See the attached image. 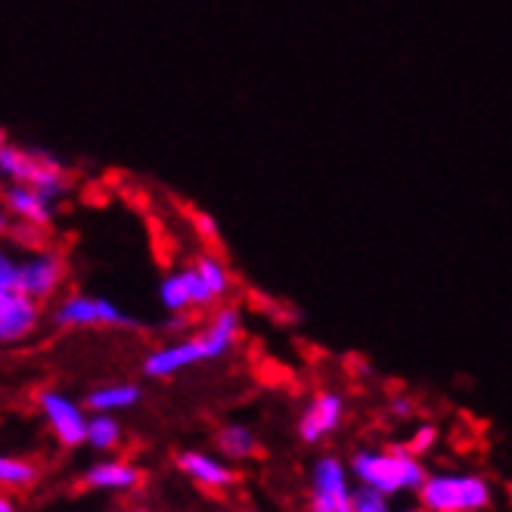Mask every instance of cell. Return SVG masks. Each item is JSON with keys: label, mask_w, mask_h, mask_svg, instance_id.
<instances>
[{"label": "cell", "mask_w": 512, "mask_h": 512, "mask_svg": "<svg viewBox=\"0 0 512 512\" xmlns=\"http://www.w3.org/2000/svg\"><path fill=\"white\" fill-rule=\"evenodd\" d=\"M416 497L426 506V512H488L494 506L491 481L466 469L429 472Z\"/></svg>", "instance_id": "cell-4"}, {"label": "cell", "mask_w": 512, "mask_h": 512, "mask_svg": "<svg viewBox=\"0 0 512 512\" xmlns=\"http://www.w3.org/2000/svg\"><path fill=\"white\" fill-rule=\"evenodd\" d=\"M357 485L376 488L388 497L398 494H419L426 481L423 457H416L407 444L401 447H360L348 460Z\"/></svg>", "instance_id": "cell-2"}, {"label": "cell", "mask_w": 512, "mask_h": 512, "mask_svg": "<svg viewBox=\"0 0 512 512\" xmlns=\"http://www.w3.org/2000/svg\"><path fill=\"white\" fill-rule=\"evenodd\" d=\"M351 512H395V509H391L388 494L367 488V485H357L351 494Z\"/></svg>", "instance_id": "cell-20"}, {"label": "cell", "mask_w": 512, "mask_h": 512, "mask_svg": "<svg viewBox=\"0 0 512 512\" xmlns=\"http://www.w3.org/2000/svg\"><path fill=\"white\" fill-rule=\"evenodd\" d=\"M41 478V469L35 460L28 457H0V485H4L7 491H28L35 488Z\"/></svg>", "instance_id": "cell-18"}, {"label": "cell", "mask_w": 512, "mask_h": 512, "mask_svg": "<svg viewBox=\"0 0 512 512\" xmlns=\"http://www.w3.org/2000/svg\"><path fill=\"white\" fill-rule=\"evenodd\" d=\"M159 301H162V308L168 314H174V317H184L187 311H193L187 286H184V280H180L177 270H171V274L162 277V283H159Z\"/></svg>", "instance_id": "cell-19"}, {"label": "cell", "mask_w": 512, "mask_h": 512, "mask_svg": "<svg viewBox=\"0 0 512 512\" xmlns=\"http://www.w3.org/2000/svg\"><path fill=\"white\" fill-rule=\"evenodd\" d=\"M69 264L56 249H38L32 255H0V292H25L38 301H50L66 283Z\"/></svg>", "instance_id": "cell-3"}, {"label": "cell", "mask_w": 512, "mask_h": 512, "mask_svg": "<svg viewBox=\"0 0 512 512\" xmlns=\"http://www.w3.org/2000/svg\"><path fill=\"white\" fill-rule=\"evenodd\" d=\"M125 441V429L118 423L115 413H90L87 423V447L97 454H112Z\"/></svg>", "instance_id": "cell-17"}, {"label": "cell", "mask_w": 512, "mask_h": 512, "mask_svg": "<svg viewBox=\"0 0 512 512\" xmlns=\"http://www.w3.org/2000/svg\"><path fill=\"white\" fill-rule=\"evenodd\" d=\"M357 488L351 463L336 454H323L308 472V509L311 512H351V494Z\"/></svg>", "instance_id": "cell-6"}, {"label": "cell", "mask_w": 512, "mask_h": 512, "mask_svg": "<svg viewBox=\"0 0 512 512\" xmlns=\"http://www.w3.org/2000/svg\"><path fill=\"white\" fill-rule=\"evenodd\" d=\"M174 466L180 475L190 478L202 491H227L236 481L230 460H224L221 454H208V450H196V447L180 450L174 457Z\"/></svg>", "instance_id": "cell-12"}, {"label": "cell", "mask_w": 512, "mask_h": 512, "mask_svg": "<svg viewBox=\"0 0 512 512\" xmlns=\"http://www.w3.org/2000/svg\"><path fill=\"white\" fill-rule=\"evenodd\" d=\"M143 401V388L137 382H103L87 391V410L90 413H125Z\"/></svg>", "instance_id": "cell-15"}, {"label": "cell", "mask_w": 512, "mask_h": 512, "mask_svg": "<svg viewBox=\"0 0 512 512\" xmlns=\"http://www.w3.org/2000/svg\"><path fill=\"white\" fill-rule=\"evenodd\" d=\"M35 404L59 447L87 444V423H90L87 404L75 401L72 395H66V391H59V388H41Z\"/></svg>", "instance_id": "cell-8"}, {"label": "cell", "mask_w": 512, "mask_h": 512, "mask_svg": "<svg viewBox=\"0 0 512 512\" xmlns=\"http://www.w3.org/2000/svg\"><path fill=\"white\" fill-rule=\"evenodd\" d=\"M0 512H19L16 500L13 497H0Z\"/></svg>", "instance_id": "cell-23"}, {"label": "cell", "mask_w": 512, "mask_h": 512, "mask_svg": "<svg viewBox=\"0 0 512 512\" xmlns=\"http://www.w3.org/2000/svg\"><path fill=\"white\" fill-rule=\"evenodd\" d=\"M4 205H7V215L16 218L25 227H50L53 215H56V199L32 190V187H22V184H7L4 187Z\"/></svg>", "instance_id": "cell-14"}, {"label": "cell", "mask_w": 512, "mask_h": 512, "mask_svg": "<svg viewBox=\"0 0 512 512\" xmlns=\"http://www.w3.org/2000/svg\"><path fill=\"white\" fill-rule=\"evenodd\" d=\"M398 512H426V506H423V503H413V506H404V509H398Z\"/></svg>", "instance_id": "cell-24"}, {"label": "cell", "mask_w": 512, "mask_h": 512, "mask_svg": "<svg viewBox=\"0 0 512 512\" xmlns=\"http://www.w3.org/2000/svg\"><path fill=\"white\" fill-rule=\"evenodd\" d=\"M215 444H218V454L230 463H246L258 454V435L252 426L246 423H227L218 429L215 435Z\"/></svg>", "instance_id": "cell-16"}, {"label": "cell", "mask_w": 512, "mask_h": 512, "mask_svg": "<svg viewBox=\"0 0 512 512\" xmlns=\"http://www.w3.org/2000/svg\"><path fill=\"white\" fill-rule=\"evenodd\" d=\"M239 339H243V311L236 305H221L196 329V333H187V336L149 351L143 357V376L146 379H174L193 367L227 357L239 345Z\"/></svg>", "instance_id": "cell-1"}, {"label": "cell", "mask_w": 512, "mask_h": 512, "mask_svg": "<svg viewBox=\"0 0 512 512\" xmlns=\"http://www.w3.org/2000/svg\"><path fill=\"white\" fill-rule=\"evenodd\" d=\"M345 423V395L339 391H317L298 416V438L305 444H323Z\"/></svg>", "instance_id": "cell-10"}, {"label": "cell", "mask_w": 512, "mask_h": 512, "mask_svg": "<svg viewBox=\"0 0 512 512\" xmlns=\"http://www.w3.org/2000/svg\"><path fill=\"white\" fill-rule=\"evenodd\" d=\"M125 512H153L149 506H131V509H125Z\"/></svg>", "instance_id": "cell-25"}, {"label": "cell", "mask_w": 512, "mask_h": 512, "mask_svg": "<svg viewBox=\"0 0 512 512\" xmlns=\"http://www.w3.org/2000/svg\"><path fill=\"white\" fill-rule=\"evenodd\" d=\"M180 280L187 286L193 311H212L227 305V295L233 292V274L218 255H199L193 264L177 267Z\"/></svg>", "instance_id": "cell-9"}, {"label": "cell", "mask_w": 512, "mask_h": 512, "mask_svg": "<svg viewBox=\"0 0 512 512\" xmlns=\"http://www.w3.org/2000/svg\"><path fill=\"white\" fill-rule=\"evenodd\" d=\"M81 485L87 491H100V494H134L143 485V472L122 457H109L90 463L81 472Z\"/></svg>", "instance_id": "cell-13"}, {"label": "cell", "mask_w": 512, "mask_h": 512, "mask_svg": "<svg viewBox=\"0 0 512 512\" xmlns=\"http://www.w3.org/2000/svg\"><path fill=\"white\" fill-rule=\"evenodd\" d=\"M388 410H391V413H395L398 419H407V416L413 413V401H410L407 395H398V398H391Z\"/></svg>", "instance_id": "cell-22"}, {"label": "cell", "mask_w": 512, "mask_h": 512, "mask_svg": "<svg viewBox=\"0 0 512 512\" xmlns=\"http://www.w3.org/2000/svg\"><path fill=\"white\" fill-rule=\"evenodd\" d=\"M435 441H438V429H435L432 423H423V426H416V429H413V435H410L407 447L413 450L416 457H426L429 450L435 447Z\"/></svg>", "instance_id": "cell-21"}, {"label": "cell", "mask_w": 512, "mask_h": 512, "mask_svg": "<svg viewBox=\"0 0 512 512\" xmlns=\"http://www.w3.org/2000/svg\"><path fill=\"white\" fill-rule=\"evenodd\" d=\"M0 174L7 184H22L59 199L69 190V171L44 149H22L10 140L0 143Z\"/></svg>", "instance_id": "cell-5"}, {"label": "cell", "mask_w": 512, "mask_h": 512, "mask_svg": "<svg viewBox=\"0 0 512 512\" xmlns=\"http://www.w3.org/2000/svg\"><path fill=\"white\" fill-rule=\"evenodd\" d=\"M50 323L56 329H100V326L128 329V326H134V317L103 295L75 292V295H66V298L56 301Z\"/></svg>", "instance_id": "cell-7"}, {"label": "cell", "mask_w": 512, "mask_h": 512, "mask_svg": "<svg viewBox=\"0 0 512 512\" xmlns=\"http://www.w3.org/2000/svg\"><path fill=\"white\" fill-rule=\"evenodd\" d=\"M44 317V301L25 292H0V342L19 345L32 339Z\"/></svg>", "instance_id": "cell-11"}]
</instances>
